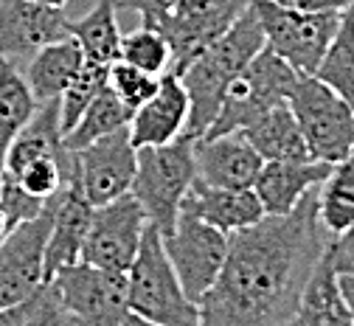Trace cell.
I'll return each instance as SVG.
<instances>
[{
    "mask_svg": "<svg viewBox=\"0 0 354 326\" xmlns=\"http://www.w3.org/2000/svg\"><path fill=\"white\" fill-rule=\"evenodd\" d=\"M318 185L290 214H264L228 234V256L214 287L197 301L205 326L292 323L309 270L326 248Z\"/></svg>",
    "mask_w": 354,
    "mask_h": 326,
    "instance_id": "cell-1",
    "label": "cell"
},
{
    "mask_svg": "<svg viewBox=\"0 0 354 326\" xmlns=\"http://www.w3.org/2000/svg\"><path fill=\"white\" fill-rule=\"evenodd\" d=\"M264 48V31L256 12L248 9L231 23L225 34H219L208 48L194 57L180 73V82L189 93V127L186 132L200 138L216 118L231 82L245 71V65Z\"/></svg>",
    "mask_w": 354,
    "mask_h": 326,
    "instance_id": "cell-2",
    "label": "cell"
},
{
    "mask_svg": "<svg viewBox=\"0 0 354 326\" xmlns=\"http://www.w3.org/2000/svg\"><path fill=\"white\" fill-rule=\"evenodd\" d=\"M127 304L141 323L200 326V309L177 278L155 222H147L141 248L127 270Z\"/></svg>",
    "mask_w": 354,
    "mask_h": 326,
    "instance_id": "cell-3",
    "label": "cell"
},
{
    "mask_svg": "<svg viewBox=\"0 0 354 326\" xmlns=\"http://www.w3.org/2000/svg\"><path fill=\"white\" fill-rule=\"evenodd\" d=\"M194 135L183 132L160 147H138V169L129 194L141 203L147 219L171 234L180 203L194 183Z\"/></svg>",
    "mask_w": 354,
    "mask_h": 326,
    "instance_id": "cell-4",
    "label": "cell"
},
{
    "mask_svg": "<svg viewBox=\"0 0 354 326\" xmlns=\"http://www.w3.org/2000/svg\"><path fill=\"white\" fill-rule=\"evenodd\" d=\"M287 105L313 158L340 163L354 152V107L315 73H298Z\"/></svg>",
    "mask_w": 354,
    "mask_h": 326,
    "instance_id": "cell-5",
    "label": "cell"
},
{
    "mask_svg": "<svg viewBox=\"0 0 354 326\" xmlns=\"http://www.w3.org/2000/svg\"><path fill=\"white\" fill-rule=\"evenodd\" d=\"M295 79H298V71L264 42V48L231 82L223 107H219L214 124L203 135L242 132L270 107L287 102L295 87Z\"/></svg>",
    "mask_w": 354,
    "mask_h": 326,
    "instance_id": "cell-6",
    "label": "cell"
},
{
    "mask_svg": "<svg viewBox=\"0 0 354 326\" xmlns=\"http://www.w3.org/2000/svg\"><path fill=\"white\" fill-rule=\"evenodd\" d=\"M264 42L284 57L298 73H315L329 42L340 26L343 12H298L279 6L273 0H250Z\"/></svg>",
    "mask_w": 354,
    "mask_h": 326,
    "instance_id": "cell-7",
    "label": "cell"
},
{
    "mask_svg": "<svg viewBox=\"0 0 354 326\" xmlns=\"http://www.w3.org/2000/svg\"><path fill=\"white\" fill-rule=\"evenodd\" d=\"M51 282L71 315V323H141L127 304V273L104 270L79 259L59 267Z\"/></svg>",
    "mask_w": 354,
    "mask_h": 326,
    "instance_id": "cell-8",
    "label": "cell"
},
{
    "mask_svg": "<svg viewBox=\"0 0 354 326\" xmlns=\"http://www.w3.org/2000/svg\"><path fill=\"white\" fill-rule=\"evenodd\" d=\"M166 253L174 264V273L180 278L186 296L197 304L216 282L219 270L228 256V234L219 228L203 222L194 214L180 211L171 234L163 237Z\"/></svg>",
    "mask_w": 354,
    "mask_h": 326,
    "instance_id": "cell-9",
    "label": "cell"
},
{
    "mask_svg": "<svg viewBox=\"0 0 354 326\" xmlns=\"http://www.w3.org/2000/svg\"><path fill=\"white\" fill-rule=\"evenodd\" d=\"M147 222V211L132 194H121L104 206H96L79 259L104 270L127 273L141 248Z\"/></svg>",
    "mask_w": 354,
    "mask_h": 326,
    "instance_id": "cell-10",
    "label": "cell"
},
{
    "mask_svg": "<svg viewBox=\"0 0 354 326\" xmlns=\"http://www.w3.org/2000/svg\"><path fill=\"white\" fill-rule=\"evenodd\" d=\"M136 169H138V147L129 138V124L76 150L79 185L93 206H104L121 194H129Z\"/></svg>",
    "mask_w": 354,
    "mask_h": 326,
    "instance_id": "cell-11",
    "label": "cell"
},
{
    "mask_svg": "<svg viewBox=\"0 0 354 326\" xmlns=\"http://www.w3.org/2000/svg\"><path fill=\"white\" fill-rule=\"evenodd\" d=\"M51 217L42 211L34 219L15 225L0 239V309L28 298L46 282V239Z\"/></svg>",
    "mask_w": 354,
    "mask_h": 326,
    "instance_id": "cell-12",
    "label": "cell"
},
{
    "mask_svg": "<svg viewBox=\"0 0 354 326\" xmlns=\"http://www.w3.org/2000/svg\"><path fill=\"white\" fill-rule=\"evenodd\" d=\"M93 208L96 206L84 197L73 166V172L62 180L59 189L46 200V211L51 217L48 239H46V278H51L59 267L79 262Z\"/></svg>",
    "mask_w": 354,
    "mask_h": 326,
    "instance_id": "cell-13",
    "label": "cell"
},
{
    "mask_svg": "<svg viewBox=\"0 0 354 326\" xmlns=\"http://www.w3.org/2000/svg\"><path fill=\"white\" fill-rule=\"evenodd\" d=\"M248 9V0H214L211 6L192 15H169L160 23L149 26L160 31L171 48V68L180 73L194 57H200L208 45L231 28V23Z\"/></svg>",
    "mask_w": 354,
    "mask_h": 326,
    "instance_id": "cell-14",
    "label": "cell"
},
{
    "mask_svg": "<svg viewBox=\"0 0 354 326\" xmlns=\"http://www.w3.org/2000/svg\"><path fill=\"white\" fill-rule=\"evenodd\" d=\"M264 158L242 132L200 135L194 138V172L197 180L225 189H250Z\"/></svg>",
    "mask_w": 354,
    "mask_h": 326,
    "instance_id": "cell-15",
    "label": "cell"
},
{
    "mask_svg": "<svg viewBox=\"0 0 354 326\" xmlns=\"http://www.w3.org/2000/svg\"><path fill=\"white\" fill-rule=\"evenodd\" d=\"M65 12L34 0H0V57H31L46 42L65 37Z\"/></svg>",
    "mask_w": 354,
    "mask_h": 326,
    "instance_id": "cell-16",
    "label": "cell"
},
{
    "mask_svg": "<svg viewBox=\"0 0 354 326\" xmlns=\"http://www.w3.org/2000/svg\"><path fill=\"white\" fill-rule=\"evenodd\" d=\"M189 93L174 71L160 73V84L152 96L136 107L129 118V138L136 147H160L183 135L189 127Z\"/></svg>",
    "mask_w": 354,
    "mask_h": 326,
    "instance_id": "cell-17",
    "label": "cell"
},
{
    "mask_svg": "<svg viewBox=\"0 0 354 326\" xmlns=\"http://www.w3.org/2000/svg\"><path fill=\"white\" fill-rule=\"evenodd\" d=\"M335 163L304 158V161H264L253 192L264 208V214H290L301 197L324 183V177L332 172Z\"/></svg>",
    "mask_w": 354,
    "mask_h": 326,
    "instance_id": "cell-18",
    "label": "cell"
},
{
    "mask_svg": "<svg viewBox=\"0 0 354 326\" xmlns=\"http://www.w3.org/2000/svg\"><path fill=\"white\" fill-rule=\"evenodd\" d=\"M180 211L200 217L203 222L219 228L223 234H234L264 217V208L250 189H225V185H208L194 177L189 192L180 203Z\"/></svg>",
    "mask_w": 354,
    "mask_h": 326,
    "instance_id": "cell-19",
    "label": "cell"
},
{
    "mask_svg": "<svg viewBox=\"0 0 354 326\" xmlns=\"http://www.w3.org/2000/svg\"><path fill=\"white\" fill-rule=\"evenodd\" d=\"M292 323H298V326H351V312H348V304H346V296L340 287V275L332 267L326 248L318 256V262L313 264V270H309V278L301 290Z\"/></svg>",
    "mask_w": 354,
    "mask_h": 326,
    "instance_id": "cell-20",
    "label": "cell"
},
{
    "mask_svg": "<svg viewBox=\"0 0 354 326\" xmlns=\"http://www.w3.org/2000/svg\"><path fill=\"white\" fill-rule=\"evenodd\" d=\"M82 65H84V54L79 48V42L71 34H65L37 48L23 76L28 90L34 93V99L42 105V102L59 99L68 90V84L76 79V73L82 71Z\"/></svg>",
    "mask_w": 354,
    "mask_h": 326,
    "instance_id": "cell-21",
    "label": "cell"
},
{
    "mask_svg": "<svg viewBox=\"0 0 354 326\" xmlns=\"http://www.w3.org/2000/svg\"><path fill=\"white\" fill-rule=\"evenodd\" d=\"M242 135L253 144V150L264 161H304L313 158L304 141V132L290 110L287 102L270 107L264 116H259L250 127L242 129Z\"/></svg>",
    "mask_w": 354,
    "mask_h": 326,
    "instance_id": "cell-22",
    "label": "cell"
},
{
    "mask_svg": "<svg viewBox=\"0 0 354 326\" xmlns=\"http://www.w3.org/2000/svg\"><path fill=\"white\" fill-rule=\"evenodd\" d=\"M65 31L79 42L87 62L110 65L121 57V28H118V0H99L84 17L68 20Z\"/></svg>",
    "mask_w": 354,
    "mask_h": 326,
    "instance_id": "cell-23",
    "label": "cell"
},
{
    "mask_svg": "<svg viewBox=\"0 0 354 326\" xmlns=\"http://www.w3.org/2000/svg\"><path fill=\"white\" fill-rule=\"evenodd\" d=\"M39 102L26 84V76L17 73L15 62L0 57V169H3L9 144L17 132L31 121Z\"/></svg>",
    "mask_w": 354,
    "mask_h": 326,
    "instance_id": "cell-24",
    "label": "cell"
},
{
    "mask_svg": "<svg viewBox=\"0 0 354 326\" xmlns=\"http://www.w3.org/2000/svg\"><path fill=\"white\" fill-rule=\"evenodd\" d=\"M318 219L326 237H340L354 225V155L335 163L318 185Z\"/></svg>",
    "mask_w": 354,
    "mask_h": 326,
    "instance_id": "cell-25",
    "label": "cell"
},
{
    "mask_svg": "<svg viewBox=\"0 0 354 326\" xmlns=\"http://www.w3.org/2000/svg\"><path fill=\"white\" fill-rule=\"evenodd\" d=\"M132 113H136V110L127 107L110 87H104L99 96L91 102V107H87L79 116V121L73 124V129L62 135V141H65L68 150L76 152V150H82L87 144L99 141V138H104V135L127 127L129 118H132Z\"/></svg>",
    "mask_w": 354,
    "mask_h": 326,
    "instance_id": "cell-26",
    "label": "cell"
},
{
    "mask_svg": "<svg viewBox=\"0 0 354 326\" xmlns=\"http://www.w3.org/2000/svg\"><path fill=\"white\" fill-rule=\"evenodd\" d=\"M321 82H326L332 90L354 107V3L343 9L340 26L329 42V48L315 71Z\"/></svg>",
    "mask_w": 354,
    "mask_h": 326,
    "instance_id": "cell-27",
    "label": "cell"
},
{
    "mask_svg": "<svg viewBox=\"0 0 354 326\" xmlns=\"http://www.w3.org/2000/svg\"><path fill=\"white\" fill-rule=\"evenodd\" d=\"M57 323H71V315L65 312L51 278H46L20 304L0 309V326H57Z\"/></svg>",
    "mask_w": 354,
    "mask_h": 326,
    "instance_id": "cell-28",
    "label": "cell"
},
{
    "mask_svg": "<svg viewBox=\"0 0 354 326\" xmlns=\"http://www.w3.org/2000/svg\"><path fill=\"white\" fill-rule=\"evenodd\" d=\"M104 87H107V65H96V62L84 60V65L76 73V79L59 96V129H62V135L73 129L79 116L91 107V102L99 96Z\"/></svg>",
    "mask_w": 354,
    "mask_h": 326,
    "instance_id": "cell-29",
    "label": "cell"
},
{
    "mask_svg": "<svg viewBox=\"0 0 354 326\" xmlns=\"http://www.w3.org/2000/svg\"><path fill=\"white\" fill-rule=\"evenodd\" d=\"M118 60L160 76L171 68V48H169V42L160 31H155L149 26H141L138 31L121 37V57Z\"/></svg>",
    "mask_w": 354,
    "mask_h": 326,
    "instance_id": "cell-30",
    "label": "cell"
},
{
    "mask_svg": "<svg viewBox=\"0 0 354 326\" xmlns=\"http://www.w3.org/2000/svg\"><path fill=\"white\" fill-rule=\"evenodd\" d=\"M158 84H160V76H155L149 71H141L136 65L124 62V60H115V62L107 65V87L132 110L141 107L158 90Z\"/></svg>",
    "mask_w": 354,
    "mask_h": 326,
    "instance_id": "cell-31",
    "label": "cell"
},
{
    "mask_svg": "<svg viewBox=\"0 0 354 326\" xmlns=\"http://www.w3.org/2000/svg\"><path fill=\"white\" fill-rule=\"evenodd\" d=\"M0 211H3V217H6V228L12 230L15 225H20L26 219H34V217H39L42 211H46V200L28 194L12 174L3 172V194H0Z\"/></svg>",
    "mask_w": 354,
    "mask_h": 326,
    "instance_id": "cell-32",
    "label": "cell"
},
{
    "mask_svg": "<svg viewBox=\"0 0 354 326\" xmlns=\"http://www.w3.org/2000/svg\"><path fill=\"white\" fill-rule=\"evenodd\" d=\"M326 253H329L337 275H354V225L348 230H343L340 237H329Z\"/></svg>",
    "mask_w": 354,
    "mask_h": 326,
    "instance_id": "cell-33",
    "label": "cell"
},
{
    "mask_svg": "<svg viewBox=\"0 0 354 326\" xmlns=\"http://www.w3.org/2000/svg\"><path fill=\"white\" fill-rule=\"evenodd\" d=\"M177 3H180V0H124L118 9L136 12V15H141V23L144 26H155L163 17H169L177 9Z\"/></svg>",
    "mask_w": 354,
    "mask_h": 326,
    "instance_id": "cell-34",
    "label": "cell"
},
{
    "mask_svg": "<svg viewBox=\"0 0 354 326\" xmlns=\"http://www.w3.org/2000/svg\"><path fill=\"white\" fill-rule=\"evenodd\" d=\"M279 6L298 9V12H343L354 0H273Z\"/></svg>",
    "mask_w": 354,
    "mask_h": 326,
    "instance_id": "cell-35",
    "label": "cell"
},
{
    "mask_svg": "<svg viewBox=\"0 0 354 326\" xmlns=\"http://www.w3.org/2000/svg\"><path fill=\"white\" fill-rule=\"evenodd\" d=\"M340 287H343V296H346V304L351 312V323H354V275H340Z\"/></svg>",
    "mask_w": 354,
    "mask_h": 326,
    "instance_id": "cell-36",
    "label": "cell"
},
{
    "mask_svg": "<svg viewBox=\"0 0 354 326\" xmlns=\"http://www.w3.org/2000/svg\"><path fill=\"white\" fill-rule=\"evenodd\" d=\"M34 3H46V6H59V9H65L68 0H34Z\"/></svg>",
    "mask_w": 354,
    "mask_h": 326,
    "instance_id": "cell-37",
    "label": "cell"
},
{
    "mask_svg": "<svg viewBox=\"0 0 354 326\" xmlns=\"http://www.w3.org/2000/svg\"><path fill=\"white\" fill-rule=\"evenodd\" d=\"M9 234V228H6V217H3V211H0V239H3Z\"/></svg>",
    "mask_w": 354,
    "mask_h": 326,
    "instance_id": "cell-38",
    "label": "cell"
},
{
    "mask_svg": "<svg viewBox=\"0 0 354 326\" xmlns=\"http://www.w3.org/2000/svg\"><path fill=\"white\" fill-rule=\"evenodd\" d=\"M0 194H3V169H0Z\"/></svg>",
    "mask_w": 354,
    "mask_h": 326,
    "instance_id": "cell-39",
    "label": "cell"
},
{
    "mask_svg": "<svg viewBox=\"0 0 354 326\" xmlns=\"http://www.w3.org/2000/svg\"><path fill=\"white\" fill-rule=\"evenodd\" d=\"M121 3H124V0H118V6H121Z\"/></svg>",
    "mask_w": 354,
    "mask_h": 326,
    "instance_id": "cell-40",
    "label": "cell"
},
{
    "mask_svg": "<svg viewBox=\"0 0 354 326\" xmlns=\"http://www.w3.org/2000/svg\"><path fill=\"white\" fill-rule=\"evenodd\" d=\"M351 155H354V152H351Z\"/></svg>",
    "mask_w": 354,
    "mask_h": 326,
    "instance_id": "cell-41",
    "label": "cell"
}]
</instances>
